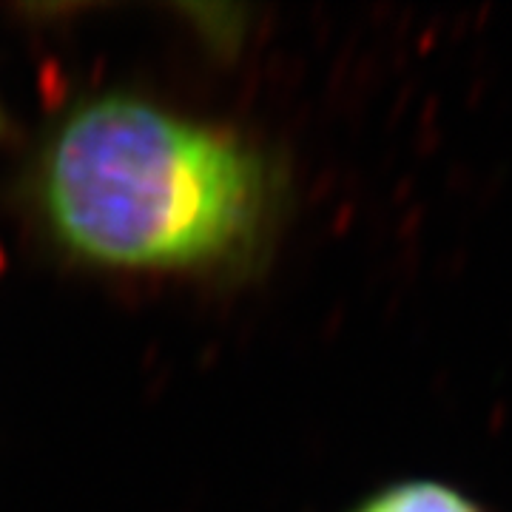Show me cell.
<instances>
[{
	"label": "cell",
	"mask_w": 512,
	"mask_h": 512,
	"mask_svg": "<svg viewBox=\"0 0 512 512\" xmlns=\"http://www.w3.org/2000/svg\"><path fill=\"white\" fill-rule=\"evenodd\" d=\"M262 205L259 165L225 134L128 97L80 109L46 163V211L77 254L188 268L237 248Z\"/></svg>",
	"instance_id": "6da1fadb"
},
{
	"label": "cell",
	"mask_w": 512,
	"mask_h": 512,
	"mask_svg": "<svg viewBox=\"0 0 512 512\" xmlns=\"http://www.w3.org/2000/svg\"><path fill=\"white\" fill-rule=\"evenodd\" d=\"M359 512H478L467 498L456 490L441 487L433 481H413L399 484L387 493L376 495Z\"/></svg>",
	"instance_id": "7a4b0ae2"
}]
</instances>
